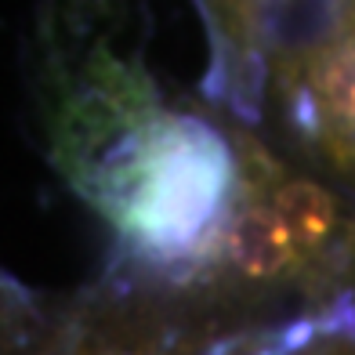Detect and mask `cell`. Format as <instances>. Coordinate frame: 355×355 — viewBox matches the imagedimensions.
I'll return each instance as SVG.
<instances>
[{
  "mask_svg": "<svg viewBox=\"0 0 355 355\" xmlns=\"http://www.w3.org/2000/svg\"><path fill=\"white\" fill-rule=\"evenodd\" d=\"M294 102L315 153L355 182V0H330L304 55L290 66Z\"/></svg>",
  "mask_w": 355,
  "mask_h": 355,
  "instance_id": "cell-2",
  "label": "cell"
},
{
  "mask_svg": "<svg viewBox=\"0 0 355 355\" xmlns=\"http://www.w3.org/2000/svg\"><path fill=\"white\" fill-rule=\"evenodd\" d=\"M229 159L192 120L159 123L120 178V221L138 243L182 250L221 214Z\"/></svg>",
  "mask_w": 355,
  "mask_h": 355,
  "instance_id": "cell-1",
  "label": "cell"
},
{
  "mask_svg": "<svg viewBox=\"0 0 355 355\" xmlns=\"http://www.w3.org/2000/svg\"><path fill=\"white\" fill-rule=\"evenodd\" d=\"M84 341H87V337H84ZM84 341H80L76 348H69V355H94ZM102 355H182V352H174V348L171 352H159V348H135L131 352V348H127V352H102Z\"/></svg>",
  "mask_w": 355,
  "mask_h": 355,
  "instance_id": "cell-5",
  "label": "cell"
},
{
  "mask_svg": "<svg viewBox=\"0 0 355 355\" xmlns=\"http://www.w3.org/2000/svg\"><path fill=\"white\" fill-rule=\"evenodd\" d=\"M243 178L250 196L221 232V243H218L221 265L247 286H279V283L304 279L309 268L315 265L312 254L304 250L297 232L290 229V221L272 203L265 185L247 171Z\"/></svg>",
  "mask_w": 355,
  "mask_h": 355,
  "instance_id": "cell-3",
  "label": "cell"
},
{
  "mask_svg": "<svg viewBox=\"0 0 355 355\" xmlns=\"http://www.w3.org/2000/svg\"><path fill=\"white\" fill-rule=\"evenodd\" d=\"M279 355H355V334H337V330L309 334L297 345H286Z\"/></svg>",
  "mask_w": 355,
  "mask_h": 355,
  "instance_id": "cell-4",
  "label": "cell"
}]
</instances>
